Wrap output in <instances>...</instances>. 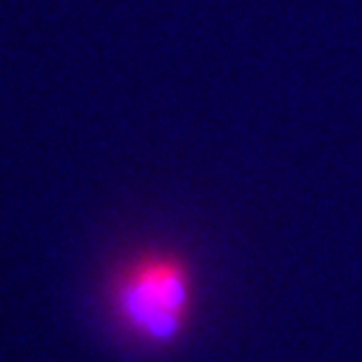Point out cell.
<instances>
[{
	"mask_svg": "<svg viewBox=\"0 0 362 362\" xmlns=\"http://www.w3.org/2000/svg\"><path fill=\"white\" fill-rule=\"evenodd\" d=\"M194 303V277L186 259L148 251L132 259L112 286V311L126 334L165 348L183 337Z\"/></svg>",
	"mask_w": 362,
	"mask_h": 362,
	"instance_id": "1",
	"label": "cell"
}]
</instances>
